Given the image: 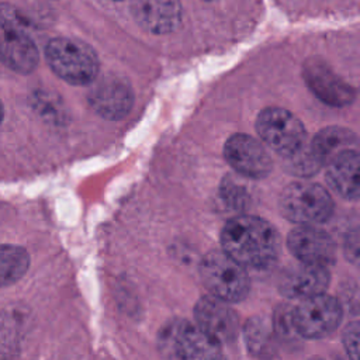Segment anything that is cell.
Instances as JSON below:
<instances>
[{"mask_svg": "<svg viewBox=\"0 0 360 360\" xmlns=\"http://www.w3.org/2000/svg\"><path fill=\"white\" fill-rule=\"evenodd\" d=\"M31 104L37 110L39 115L45 120L52 122H62L65 112L62 108L60 101L58 97L46 93V91H37L31 96Z\"/></svg>", "mask_w": 360, "mask_h": 360, "instance_id": "obj_20", "label": "cell"}, {"mask_svg": "<svg viewBox=\"0 0 360 360\" xmlns=\"http://www.w3.org/2000/svg\"><path fill=\"white\" fill-rule=\"evenodd\" d=\"M89 101L101 117L120 120L129 112L134 104V93L125 79L105 76L93 87Z\"/></svg>", "mask_w": 360, "mask_h": 360, "instance_id": "obj_13", "label": "cell"}, {"mask_svg": "<svg viewBox=\"0 0 360 360\" xmlns=\"http://www.w3.org/2000/svg\"><path fill=\"white\" fill-rule=\"evenodd\" d=\"M3 118H4V107H3V104L0 101V122L3 121Z\"/></svg>", "mask_w": 360, "mask_h": 360, "instance_id": "obj_26", "label": "cell"}, {"mask_svg": "<svg viewBox=\"0 0 360 360\" xmlns=\"http://www.w3.org/2000/svg\"><path fill=\"white\" fill-rule=\"evenodd\" d=\"M221 195L233 208H240L245 204L243 201L246 200L245 188L242 186L233 183V181H229V180L224 181Z\"/></svg>", "mask_w": 360, "mask_h": 360, "instance_id": "obj_22", "label": "cell"}, {"mask_svg": "<svg viewBox=\"0 0 360 360\" xmlns=\"http://www.w3.org/2000/svg\"><path fill=\"white\" fill-rule=\"evenodd\" d=\"M45 58L52 72L70 84H89L98 75L96 52L80 39L52 38L45 46Z\"/></svg>", "mask_w": 360, "mask_h": 360, "instance_id": "obj_2", "label": "cell"}, {"mask_svg": "<svg viewBox=\"0 0 360 360\" xmlns=\"http://www.w3.org/2000/svg\"><path fill=\"white\" fill-rule=\"evenodd\" d=\"M290 252L302 263L330 266L335 262V242L315 225H300L287 236Z\"/></svg>", "mask_w": 360, "mask_h": 360, "instance_id": "obj_11", "label": "cell"}, {"mask_svg": "<svg viewBox=\"0 0 360 360\" xmlns=\"http://www.w3.org/2000/svg\"><path fill=\"white\" fill-rule=\"evenodd\" d=\"M359 159L357 149L352 148L333 155L325 162L328 183L343 198H359Z\"/></svg>", "mask_w": 360, "mask_h": 360, "instance_id": "obj_16", "label": "cell"}, {"mask_svg": "<svg viewBox=\"0 0 360 360\" xmlns=\"http://www.w3.org/2000/svg\"><path fill=\"white\" fill-rule=\"evenodd\" d=\"M342 321L339 301L325 292L302 298L291 311L295 332L307 339H321L330 335Z\"/></svg>", "mask_w": 360, "mask_h": 360, "instance_id": "obj_7", "label": "cell"}, {"mask_svg": "<svg viewBox=\"0 0 360 360\" xmlns=\"http://www.w3.org/2000/svg\"><path fill=\"white\" fill-rule=\"evenodd\" d=\"M17 318L11 314L0 315V356H11V350L17 347Z\"/></svg>", "mask_w": 360, "mask_h": 360, "instance_id": "obj_21", "label": "cell"}, {"mask_svg": "<svg viewBox=\"0 0 360 360\" xmlns=\"http://www.w3.org/2000/svg\"><path fill=\"white\" fill-rule=\"evenodd\" d=\"M30 267L28 252L17 245H0V287L17 283Z\"/></svg>", "mask_w": 360, "mask_h": 360, "instance_id": "obj_18", "label": "cell"}, {"mask_svg": "<svg viewBox=\"0 0 360 360\" xmlns=\"http://www.w3.org/2000/svg\"><path fill=\"white\" fill-rule=\"evenodd\" d=\"M269 338V332L266 329L264 325H262L260 321H257L255 325L250 323L249 325V346L252 347V350H262L266 339Z\"/></svg>", "mask_w": 360, "mask_h": 360, "instance_id": "obj_24", "label": "cell"}, {"mask_svg": "<svg viewBox=\"0 0 360 360\" xmlns=\"http://www.w3.org/2000/svg\"><path fill=\"white\" fill-rule=\"evenodd\" d=\"M304 79L312 93L329 105L345 107L352 104L356 97L353 87L335 75L325 62L316 58L305 62Z\"/></svg>", "mask_w": 360, "mask_h": 360, "instance_id": "obj_12", "label": "cell"}, {"mask_svg": "<svg viewBox=\"0 0 360 360\" xmlns=\"http://www.w3.org/2000/svg\"><path fill=\"white\" fill-rule=\"evenodd\" d=\"M359 338H360L359 323L357 322L349 323L346 330L343 332V345L347 354L354 360L359 357Z\"/></svg>", "mask_w": 360, "mask_h": 360, "instance_id": "obj_23", "label": "cell"}, {"mask_svg": "<svg viewBox=\"0 0 360 360\" xmlns=\"http://www.w3.org/2000/svg\"><path fill=\"white\" fill-rule=\"evenodd\" d=\"M222 250L243 267L263 269L273 264L280 252L274 226L253 215L231 218L221 232Z\"/></svg>", "mask_w": 360, "mask_h": 360, "instance_id": "obj_1", "label": "cell"}, {"mask_svg": "<svg viewBox=\"0 0 360 360\" xmlns=\"http://www.w3.org/2000/svg\"><path fill=\"white\" fill-rule=\"evenodd\" d=\"M197 325L215 339L219 345L233 342L239 332V322L235 311L214 295L198 300L194 308Z\"/></svg>", "mask_w": 360, "mask_h": 360, "instance_id": "obj_10", "label": "cell"}, {"mask_svg": "<svg viewBox=\"0 0 360 360\" xmlns=\"http://www.w3.org/2000/svg\"><path fill=\"white\" fill-rule=\"evenodd\" d=\"M330 281L328 267L302 263L288 269L278 283L280 292L288 298H308L323 292Z\"/></svg>", "mask_w": 360, "mask_h": 360, "instance_id": "obj_15", "label": "cell"}, {"mask_svg": "<svg viewBox=\"0 0 360 360\" xmlns=\"http://www.w3.org/2000/svg\"><path fill=\"white\" fill-rule=\"evenodd\" d=\"M200 276L211 295L226 302H238L249 292L245 267L224 250H212L202 257Z\"/></svg>", "mask_w": 360, "mask_h": 360, "instance_id": "obj_4", "label": "cell"}, {"mask_svg": "<svg viewBox=\"0 0 360 360\" xmlns=\"http://www.w3.org/2000/svg\"><path fill=\"white\" fill-rule=\"evenodd\" d=\"M224 156L238 173L252 179L266 177L273 166L267 149L246 134L232 135L225 142Z\"/></svg>", "mask_w": 360, "mask_h": 360, "instance_id": "obj_9", "label": "cell"}, {"mask_svg": "<svg viewBox=\"0 0 360 360\" xmlns=\"http://www.w3.org/2000/svg\"><path fill=\"white\" fill-rule=\"evenodd\" d=\"M129 8L135 21L152 34L172 32L181 21L179 0H131Z\"/></svg>", "mask_w": 360, "mask_h": 360, "instance_id": "obj_14", "label": "cell"}, {"mask_svg": "<svg viewBox=\"0 0 360 360\" xmlns=\"http://www.w3.org/2000/svg\"><path fill=\"white\" fill-rule=\"evenodd\" d=\"M0 62L20 75L31 73L39 62L35 42L6 6H0Z\"/></svg>", "mask_w": 360, "mask_h": 360, "instance_id": "obj_8", "label": "cell"}, {"mask_svg": "<svg viewBox=\"0 0 360 360\" xmlns=\"http://www.w3.org/2000/svg\"><path fill=\"white\" fill-rule=\"evenodd\" d=\"M287 160L290 172L298 176H311L316 173L321 166H323V163L314 153L308 142H305L304 146L298 149L295 153L287 156Z\"/></svg>", "mask_w": 360, "mask_h": 360, "instance_id": "obj_19", "label": "cell"}, {"mask_svg": "<svg viewBox=\"0 0 360 360\" xmlns=\"http://www.w3.org/2000/svg\"><path fill=\"white\" fill-rule=\"evenodd\" d=\"M159 347L169 357L215 359L221 356V345L198 325L183 319L169 322L159 335Z\"/></svg>", "mask_w": 360, "mask_h": 360, "instance_id": "obj_5", "label": "cell"}, {"mask_svg": "<svg viewBox=\"0 0 360 360\" xmlns=\"http://www.w3.org/2000/svg\"><path fill=\"white\" fill-rule=\"evenodd\" d=\"M281 214L298 225H316L330 218L333 200L325 187L311 181L288 184L280 197Z\"/></svg>", "mask_w": 360, "mask_h": 360, "instance_id": "obj_3", "label": "cell"}, {"mask_svg": "<svg viewBox=\"0 0 360 360\" xmlns=\"http://www.w3.org/2000/svg\"><path fill=\"white\" fill-rule=\"evenodd\" d=\"M356 143L357 138L350 129L342 127H328L321 129L314 136V139L309 142V146L325 165L329 158L345 149L354 148Z\"/></svg>", "mask_w": 360, "mask_h": 360, "instance_id": "obj_17", "label": "cell"}, {"mask_svg": "<svg viewBox=\"0 0 360 360\" xmlns=\"http://www.w3.org/2000/svg\"><path fill=\"white\" fill-rule=\"evenodd\" d=\"M345 250H346L347 260H350V262H353V263L356 264L357 260H359V233H357V229H354V231L346 238Z\"/></svg>", "mask_w": 360, "mask_h": 360, "instance_id": "obj_25", "label": "cell"}, {"mask_svg": "<svg viewBox=\"0 0 360 360\" xmlns=\"http://www.w3.org/2000/svg\"><path fill=\"white\" fill-rule=\"evenodd\" d=\"M256 129L266 145L285 158L295 153L307 142L302 122L281 107L264 108L257 117Z\"/></svg>", "mask_w": 360, "mask_h": 360, "instance_id": "obj_6", "label": "cell"}]
</instances>
